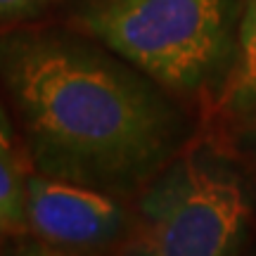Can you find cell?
Here are the masks:
<instances>
[{
  "mask_svg": "<svg viewBox=\"0 0 256 256\" xmlns=\"http://www.w3.org/2000/svg\"><path fill=\"white\" fill-rule=\"evenodd\" d=\"M0 83L31 164L50 178L128 194L142 190L190 138L166 88L69 31L0 34Z\"/></svg>",
  "mask_w": 256,
  "mask_h": 256,
  "instance_id": "1",
  "label": "cell"
},
{
  "mask_svg": "<svg viewBox=\"0 0 256 256\" xmlns=\"http://www.w3.org/2000/svg\"><path fill=\"white\" fill-rule=\"evenodd\" d=\"M242 0H83L76 22L90 38L171 92H220Z\"/></svg>",
  "mask_w": 256,
  "mask_h": 256,
  "instance_id": "2",
  "label": "cell"
},
{
  "mask_svg": "<svg viewBox=\"0 0 256 256\" xmlns=\"http://www.w3.org/2000/svg\"><path fill=\"white\" fill-rule=\"evenodd\" d=\"M254 190L235 162L200 147L176 154L142 188L130 252L226 256L247 242Z\"/></svg>",
  "mask_w": 256,
  "mask_h": 256,
  "instance_id": "3",
  "label": "cell"
},
{
  "mask_svg": "<svg viewBox=\"0 0 256 256\" xmlns=\"http://www.w3.org/2000/svg\"><path fill=\"white\" fill-rule=\"evenodd\" d=\"M24 226L48 244L76 252L116 244L133 230L112 192L43 174L26 178Z\"/></svg>",
  "mask_w": 256,
  "mask_h": 256,
  "instance_id": "4",
  "label": "cell"
},
{
  "mask_svg": "<svg viewBox=\"0 0 256 256\" xmlns=\"http://www.w3.org/2000/svg\"><path fill=\"white\" fill-rule=\"evenodd\" d=\"M218 107L226 114L256 110V0H242L235 60L218 92Z\"/></svg>",
  "mask_w": 256,
  "mask_h": 256,
  "instance_id": "5",
  "label": "cell"
},
{
  "mask_svg": "<svg viewBox=\"0 0 256 256\" xmlns=\"http://www.w3.org/2000/svg\"><path fill=\"white\" fill-rule=\"evenodd\" d=\"M24 197L26 176L19 168L17 154L0 152V230L24 226Z\"/></svg>",
  "mask_w": 256,
  "mask_h": 256,
  "instance_id": "6",
  "label": "cell"
},
{
  "mask_svg": "<svg viewBox=\"0 0 256 256\" xmlns=\"http://www.w3.org/2000/svg\"><path fill=\"white\" fill-rule=\"evenodd\" d=\"M60 0H0V22H17L34 17Z\"/></svg>",
  "mask_w": 256,
  "mask_h": 256,
  "instance_id": "7",
  "label": "cell"
},
{
  "mask_svg": "<svg viewBox=\"0 0 256 256\" xmlns=\"http://www.w3.org/2000/svg\"><path fill=\"white\" fill-rule=\"evenodd\" d=\"M0 152L2 154H17V140H14V126L8 116L5 104L0 102Z\"/></svg>",
  "mask_w": 256,
  "mask_h": 256,
  "instance_id": "8",
  "label": "cell"
}]
</instances>
